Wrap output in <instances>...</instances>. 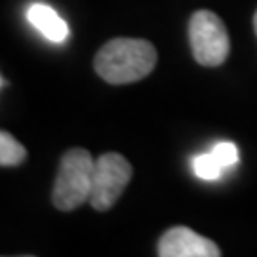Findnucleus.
Segmentation results:
<instances>
[{"instance_id": "1a4fd4ad", "label": "nucleus", "mask_w": 257, "mask_h": 257, "mask_svg": "<svg viewBox=\"0 0 257 257\" xmlns=\"http://www.w3.org/2000/svg\"><path fill=\"white\" fill-rule=\"evenodd\" d=\"M210 153L217 158V162H219L225 170L238 164L240 151H238V147L232 143V141H219L215 147L211 149Z\"/></svg>"}, {"instance_id": "9d476101", "label": "nucleus", "mask_w": 257, "mask_h": 257, "mask_svg": "<svg viewBox=\"0 0 257 257\" xmlns=\"http://www.w3.org/2000/svg\"><path fill=\"white\" fill-rule=\"evenodd\" d=\"M253 29H255V35H257V12L255 16H253Z\"/></svg>"}, {"instance_id": "f257e3e1", "label": "nucleus", "mask_w": 257, "mask_h": 257, "mask_svg": "<svg viewBox=\"0 0 257 257\" xmlns=\"http://www.w3.org/2000/svg\"><path fill=\"white\" fill-rule=\"evenodd\" d=\"M156 48L143 38H114L95 55V73L109 84H132L153 73Z\"/></svg>"}, {"instance_id": "423d86ee", "label": "nucleus", "mask_w": 257, "mask_h": 257, "mask_svg": "<svg viewBox=\"0 0 257 257\" xmlns=\"http://www.w3.org/2000/svg\"><path fill=\"white\" fill-rule=\"evenodd\" d=\"M27 19L38 33H42L52 42H65L69 38V25L48 4H31L27 10Z\"/></svg>"}, {"instance_id": "7ed1b4c3", "label": "nucleus", "mask_w": 257, "mask_h": 257, "mask_svg": "<svg viewBox=\"0 0 257 257\" xmlns=\"http://www.w3.org/2000/svg\"><path fill=\"white\" fill-rule=\"evenodd\" d=\"M189 40L194 59L204 67H219L229 57V33L210 10L194 12L189 21Z\"/></svg>"}, {"instance_id": "0eeeda50", "label": "nucleus", "mask_w": 257, "mask_h": 257, "mask_svg": "<svg viewBox=\"0 0 257 257\" xmlns=\"http://www.w3.org/2000/svg\"><path fill=\"white\" fill-rule=\"evenodd\" d=\"M27 158V149L8 132L0 130V166H19Z\"/></svg>"}, {"instance_id": "6e6552de", "label": "nucleus", "mask_w": 257, "mask_h": 257, "mask_svg": "<svg viewBox=\"0 0 257 257\" xmlns=\"http://www.w3.org/2000/svg\"><path fill=\"white\" fill-rule=\"evenodd\" d=\"M193 170L196 177L206 179V181H213V179H217L223 174L225 168L217 162V158L211 153H204V155H198L193 160Z\"/></svg>"}, {"instance_id": "20e7f679", "label": "nucleus", "mask_w": 257, "mask_h": 257, "mask_svg": "<svg viewBox=\"0 0 257 257\" xmlns=\"http://www.w3.org/2000/svg\"><path fill=\"white\" fill-rule=\"evenodd\" d=\"M132 174L134 172L130 162L118 153H107L95 158L90 194V204L93 210L107 211L112 208V204H116L120 194L128 187Z\"/></svg>"}, {"instance_id": "39448f33", "label": "nucleus", "mask_w": 257, "mask_h": 257, "mask_svg": "<svg viewBox=\"0 0 257 257\" xmlns=\"http://www.w3.org/2000/svg\"><path fill=\"white\" fill-rule=\"evenodd\" d=\"M160 257H219L221 249L215 242L204 238L187 227L166 230L158 240Z\"/></svg>"}, {"instance_id": "f03ea898", "label": "nucleus", "mask_w": 257, "mask_h": 257, "mask_svg": "<svg viewBox=\"0 0 257 257\" xmlns=\"http://www.w3.org/2000/svg\"><path fill=\"white\" fill-rule=\"evenodd\" d=\"M93 166L95 158H92L86 149H71L65 153L59 162V172L52 193V200L57 210H76L86 200H90Z\"/></svg>"}]
</instances>
